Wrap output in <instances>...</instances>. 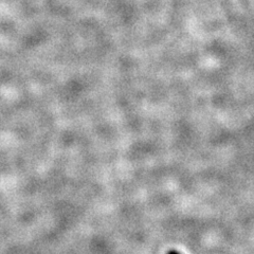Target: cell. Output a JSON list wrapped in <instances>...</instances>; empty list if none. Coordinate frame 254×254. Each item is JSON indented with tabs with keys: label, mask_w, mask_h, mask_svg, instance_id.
I'll return each mask as SVG.
<instances>
[{
	"label": "cell",
	"mask_w": 254,
	"mask_h": 254,
	"mask_svg": "<svg viewBox=\"0 0 254 254\" xmlns=\"http://www.w3.org/2000/svg\"><path fill=\"white\" fill-rule=\"evenodd\" d=\"M166 254H180V253L177 252V251H175V250H171V251H169Z\"/></svg>",
	"instance_id": "1"
}]
</instances>
